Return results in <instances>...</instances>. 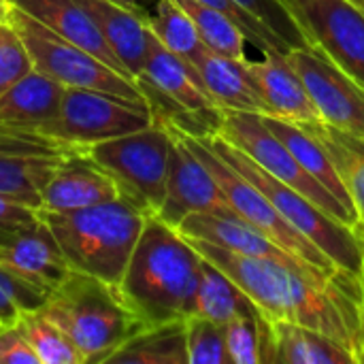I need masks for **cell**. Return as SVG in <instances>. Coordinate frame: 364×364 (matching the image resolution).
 Listing matches in <instances>:
<instances>
[{
    "label": "cell",
    "instance_id": "cell-13",
    "mask_svg": "<svg viewBox=\"0 0 364 364\" xmlns=\"http://www.w3.org/2000/svg\"><path fill=\"white\" fill-rule=\"evenodd\" d=\"M288 60L305 81L322 122L364 139V85L311 45L288 51Z\"/></svg>",
    "mask_w": 364,
    "mask_h": 364
},
{
    "label": "cell",
    "instance_id": "cell-24",
    "mask_svg": "<svg viewBox=\"0 0 364 364\" xmlns=\"http://www.w3.org/2000/svg\"><path fill=\"white\" fill-rule=\"evenodd\" d=\"M194 68L222 111L264 113V105L247 77L243 60L209 49L194 62Z\"/></svg>",
    "mask_w": 364,
    "mask_h": 364
},
{
    "label": "cell",
    "instance_id": "cell-11",
    "mask_svg": "<svg viewBox=\"0 0 364 364\" xmlns=\"http://www.w3.org/2000/svg\"><path fill=\"white\" fill-rule=\"evenodd\" d=\"M311 47L364 85V11L352 0H282Z\"/></svg>",
    "mask_w": 364,
    "mask_h": 364
},
{
    "label": "cell",
    "instance_id": "cell-20",
    "mask_svg": "<svg viewBox=\"0 0 364 364\" xmlns=\"http://www.w3.org/2000/svg\"><path fill=\"white\" fill-rule=\"evenodd\" d=\"M177 230L183 237L207 241L211 245H218L235 254L305 262L292 256L290 252H286L284 247H279L271 237H267L262 230H258L237 213H192L179 224Z\"/></svg>",
    "mask_w": 364,
    "mask_h": 364
},
{
    "label": "cell",
    "instance_id": "cell-18",
    "mask_svg": "<svg viewBox=\"0 0 364 364\" xmlns=\"http://www.w3.org/2000/svg\"><path fill=\"white\" fill-rule=\"evenodd\" d=\"M262 364H358L333 337L262 314Z\"/></svg>",
    "mask_w": 364,
    "mask_h": 364
},
{
    "label": "cell",
    "instance_id": "cell-17",
    "mask_svg": "<svg viewBox=\"0 0 364 364\" xmlns=\"http://www.w3.org/2000/svg\"><path fill=\"white\" fill-rule=\"evenodd\" d=\"M0 269L43 290L47 296L70 271L43 220L26 230L0 237Z\"/></svg>",
    "mask_w": 364,
    "mask_h": 364
},
{
    "label": "cell",
    "instance_id": "cell-15",
    "mask_svg": "<svg viewBox=\"0 0 364 364\" xmlns=\"http://www.w3.org/2000/svg\"><path fill=\"white\" fill-rule=\"evenodd\" d=\"M122 198L115 179L85 149L68 151L41 192L43 211H77Z\"/></svg>",
    "mask_w": 364,
    "mask_h": 364
},
{
    "label": "cell",
    "instance_id": "cell-16",
    "mask_svg": "<svg viewBox=\"0 0 364 364\" xmlns=\"http://www.w3.org/2000/svg\"><path fill=\"white\" fill-rule=\"evenodd\" d=\"M247 77L256 87L264 113L290 122H320L305 81L288 60V53H264L262 60H243Z\"/></svg>",
    "mask_w": 364,
    "mask_h": 364
},
{
    "label": "cell",
    "instance_id": "cell-31",
    "mask_svg": "<svg viewBox=\"0 0 364 364\" xmlns=\"http://www.w3.org/2000/svg\"><path fill=\"white\" fill-rule=\"evenodd\" d=\"M188 364H230L224 326L207 318H186Z\"/></svg>",
    "mask_w": 364,
    "mask_h": 364
},
{
    "label": "cell",
    "instance_id": "cell-38",
    "mask_svg": "<svg viewBox=\"0 0 364 364\" xmlns=\"http://www.w3.org/2000/svg\"><path fill=\"white\" fill-rule=\"evenodd\" d=\"M0 364H38L17 322L0 324Z\"/></svg>",
    "mask_w": 364,
    "mask_h": 364
},
{
    "label": "cell",
    "instance_id": "cell-29",
    "mask_svg": "<svg viewBox=\"0 0 364 364\" xmlns=\"http://www.w3.org/2000/svg\"><path fill=\"white\" fill-rule=\"evenodd\" d=\"M192 19L194 28L198 30L203 43L218 51L224 53L228 58L235 60H245V34L243 30L237 26V21H232L224 11L209 6L200 0H175Z\"/></svg>",
    "mask_w": 364,
    "mask_h": 364
},
{
    "label": "cell",
    "instance_id": "cell-36",
    "mask_svg": "<svg viewBox=\"0 0 364 364\" xmlns=\"http://www.w3.org/2000/svg\"><path fill=\"white\" fill-rule=\"evenodd\" d=\"M32 68L30 53L15 28L9 21H0V96Z\"/></svg>",
    "mask_w": 364,
    "mask_h": 364
},
{
    "label": "cell",
    "instance_id": "cell-10",
    "mask_svg": "<svg viewBox=\"0 0 364 364\" xmlns=\"http://www.w3.org/2000/svg\"><path fill=\"white\" fill-rule=\"evenodd\" d=\"M177 132L186 139V143L192 147V151L211 171V175L220 183L228 205L232 207V211L237 215H241L245 222H250L252 226L262 230L267 237H271L279 247H284L292 256H296V258H301V260H305V262H309L314 267H320V269H328V271L339 269V267H335V262L318 245H314L303 232H299L292 224H288L279 215V211L271 205V200L254 183H250L243 175H239L232 166H228L211 149V145L207 143L205 136L186 134L181 130H177Z\"/></svg>",
    "mask_w": 364,
    "mask_h": 364
},
{
    "label": "cell",
    "instance_id": "cell-27",
    "mask_svg": "<svg viewBox=\"0 0 364 364\" xmlns=\"http://www.w3.org/2000/svg\"><path fill=\"white\" fill-rule=\"evenodd\" d=\"M328 149L337 173L352 198L364 232V139L343 132L326 122H305Z\"/></svg>",
    "mask_w": 364,
    "mask_h": 364
},
{
    "label": "cell",
    "instance_id": "cell-5",
    "mask_svg": "<svg viewBox=\"0 0 364 364\" xmlns=\"http://www.w3.org/2000/svg\"><path fill=\"white\" fill-rule=\"evenodd\" d=\"M211 149L239 175H243L250 183H254L279 211V215L292 224L299 232H303L314 245H318L335 267L350 271L354 275H363L364 269V232L343 224L341 220L326 213L320 205H316L309 196L299 190L286 186L284 181L269 175L262 166H258L247 154L230 145L218 134L205 136Z\"/></svg>",
    "mask_w": 364,
    "mask_h": 364
},
{
    "label": "cell",
    "instance_id": "cell-22",
    "mask_svg": "<svg viewBox=\"0 0 364 364\" xmlns=\"http://www.w3.org/2000/svg\"><path fill=\"white\" fill-rule=\"evenodd\" d=\"M264 122L288 145V149L294 154V158L301 162V166L311 177H316L346 209H350L358 218V213L352 205V198L337 173V166H335L328 149L324 147V143L318 139V134L305 122H290V119H282V117H273V115H264Z\"/></svg>",
    "mask_w": 364,
    "mask_h": 364
},
{
    "label": "cell",
    "instance_id": "cell-14",
    "mask_svg": "<svg viewBox=\"0 0 364 364\" xmlns=\"http://www.w3.org/2000/svg\"><path fill=\"white\" fill-rule=\"evenodd\" d=\"M164 126L171 132L166 194L162 207L154 215L179 228V224L192 213H235L220 183L203 164V160L192 151L186 139L173 126Z\"/></svg>",
    "mask_w": 364,
    "mask_h": 364
},
{
    "label": "cell",
    "instance_id": "cell-25",
    "mask_svg": "<svg viewBox=\"0 0 364 364\" xmlns=\"http://www.w3.org/2000/svg\"><path fill=\"white\" fill-rule=\"evenodd\" d=\"M105 364H188L186 320L139 328Z\"/></svg>",
    "mask_w": 364,
    "mask_h": 364
},
{
    "label": "cell",
    "instance_id": "cell-3",
    "mask_svg": "<svg viewBox=\"0 0 364 364\" xmlns=\"http://www.w3.org/2000/svg\"><path fill=\"white\" fill-rule=\"evenodd\" d=\"M38 213L70 271L98 277L115 288L149 215L126 198L77 211L38 209Z\"/></svg>",
    "mask_w": 364,
    "mask_h": 364
},
{
    "label": "cell",
    "instance_id": "cell-9",
    "mask_svg": "<svg viewBox=\"0 0 364 364\" xmlns=\"http://www.w3.org/2000/svg\"><path fill=\"white\" fill-rule=\"evenodd\" d=\"M151 122L154 113L147 105L94 90L66 87L55 117L38 130L68 147L85 149L94 143L136 132Z\"/></svg>",
    "mask_w": 364,
    "mask_h": 364
},
{
    "label": "cell",
    "instance_id": "cell-42",
    "mask_svg": "<svg viewBox=\"0 0 364 364\" xmlns=\"http://www.w3.org/2000/svg\"><path fill=\"white\" fill-rule=\"evenodd\" d=\"M363 286H364V269H363Z\"/></svg>",
    "mask_w": 364,
    "mask_h": 364
},
{
    "label": "cell",
    "instance_id": "cell-40",
    "mask_svg": "<svg viewBox=\"0 0 364 364\" xmlns=\"http://www.w3.org/2000/svg\"><path fill=\"white\" fill-rule=\"evenodd\" d=\"M9 11H11V2L9 0H0V21H6Z\"/></svg>",
    "mask_w": 364,
    "mask_h": 364
},
{
    "label": "cell",
    "instance_id": "cell-41",
    "mask_svg": "<svg viewBox=\"0 0 364 364\" xmlns=\"http://www.w3.org/2000/svg\"><path fill=\"white\" fill-rule=\"evenodd\" d=\"M352 2H354V4H358V6L364 11V0H352Z\"/></svg>",
    "mask_w": 364,
    "mask_h": 364
},
{
    "label": "cell",
    "instance_id": "cell-32",
    "mask_svg": "<svg viewBox=\"0 0 364 364\" xmlns=\"http://www.w3.org/2000/svg\"><path fill=\"white\" fill-rule=\"evenodd\" d=\"M230 364H262V311L224 324Z\"/></svg>",
    "mask_w": 364,
    "mask_h": 364
},
{
    "label": "cell",
    "instance_id": "cell-28",
    "mask_svg": "<svg viewBox=\"0 0 364 364\" xmlns=\"http://www.w3.org/2000/svg\"><path fill=\"white\" fill-rule=\"evenodd\" d=\"M147 26L166 49L192 64L209 51L192 19L175 0H154V9L147 11Z\"/></svg>",
    "mask_w": 364,
    "mask_h": 364
},
{
    "label": "cell",
    "instance_id": "cell-26",
    "mask_svg": "<svg viewBox=\"0 0 364 364\" xmlns=\"http://www.w3.org/2000/svg\"><path fill=\"white\" fill-rule=\"evenodd\" d=\"M260 309L245 294V290L235 284L220 267L203 258L200 279L192 303V314L198 318H207L218 324H228L243 316H256Z\"/></svg>",
    "mask_w": 364,
    "mask_h": 364
},
{
    "label": "cell",
    "instance_id": "cell-2",
    "mask_svg": "<svg viewBox=\"0 0 364 364\" xmlns=\"http://www.w3.org/2000/svg\"><path fill=\"white\" fill-rule=\"evenodd\" d=\"M203 256L175 226L149 213L117 286L141 326L186 320L192 314Z\"/></svg>",
    "mask_w": 364,
    "mask_h": 364
},
{
    "label": "cell",
    "instance_id": "cell-34",
    "mask_svg": "<svg viewBox=\"0 0 364 364\" xmlns=\"http://www.w3.org/2000/svg\"><path fill=\"white\" fill-rule=\"evenodd\" d=\"M209 6H215L220 11H224L232 21H237V26L243 30L247 43L252 47H256L262 55L264 53H288L290 47L273 32L269 30L262 21H258L254 15H250L243 6H239L235 0H200Z\"/></svg>",
    "mask_w": 364,
    "mask_h": 364
},
{
    "label": "cell",
    "instance_id": "cell-19",
    "mask_svg": "<svg viewBox=\"0 0 364 364\" xmlns=\"http://www.w3.org/2000/svg\"><path fill=\"white\" fill-rule=\"evenodd\" d=\"M96 21L111 53L122 68L136 81L143 73L154 34L147 26V13L119 6L111 0H79Z\"/></svg>",
    "mask_w": 364,
    "mask_h": 364
},
{
    "label": "cell",
    "instance_id": "cell-37",
    "mask_svg": "<svg viewBox=\"0 0 364 364\" xmlns=\"http://www.w3.org/2000/svg\"><path fill=\"white\" fill-rule=\"evenodd\" d=\"M41 222V213L36 207L0 194V237L26 230Z\"/></svg>",
    "mask_w": 364,
    "mask_h": 364
},
{
    "label": "cell",
    "instance_id": "cell-21",
    "mask_svg": "<svg viewBox=\"0 0 364 364\" xmlns=\"http://www.w3.org/2000/svg\"><path fill=\"white\" fill-rule=\"evenodd\" d=\"M9 2L15 9L30 15L32 19H36L38 23H43L45 28H49L53 34L87 49L90 53H94L96 58L113 66L115 70L130 77L122 68L117 58L111 53L96 21L92 19V15L79 0H9Z\"/></svg>",
    "mask_w": 364,
    "mask_h": 364
},
{
    "label": "cell",
    "instance_id": "cell-7",
    "mask_svg": "<svg viewBox=\"0 0 364 364\" xmlns=\"http://www.w3.org/2000/svg\"><path fill=\"white\" fill-rule=\"evenodd\" d=\"M85 154L115 179L122 198L145 213H158L166 194L171 154V132L160 119L154 117L136 132L94 143Z\"/></svg>",
    "mask_w": 364,
    "mask_h": 364
},
{
    "label": "cell",
    "instance_id": "cell-12",
    "mask_svg": "<svg viewBox=\"0 0 364 364\" xmlns=\"http://www.w3.org/2000/svg\"><path fill=\"white\" fill-rule=\"evenodd\" d=\"M73 149L38 128L0 122V194L41 209L43 186Z\"/></svg>",
    "mask_w": 364,
    "mask_h": 364
},
{
    "label": "cell",
    "instance_id": "cell-6",
    "mask_svg": "<svg viewBox=\"0 0 364 364\" xmlns=\"http://www.w3.org/2000/svg\"><path fill=\"white\" fill-rule=\"evenodd\" d=\"M6 21L15 28L19 38L23 41L32 66L62 83L64 87L94 90L102 94H111L130 102L147 105L139 83L124 73L115 70L87 49L53 34L49 28L26 15L23 11L11 4ZM149 107V105H147Z\"/></svg>",
    "mask_w": 364,
    "mask_h": 364
},
{
    "label": "cell",
    "instance_id": "cell-8",
    "mask_svg": "<svg viewBox=\"0 0 364 364\" xmlns=\"http://www.w3.org/2000/svg\"><path fill=\"white\" fill-rule=\"evenodd\" d=\"M215 134L228 141L230 145H235L237 149H241L243 154H247L258 166H262L275 179L309 196L333 218L363 230L358 218L350 209H346L316 177H311L301 166V162L294 158L288 145L267 126L262 113L224 111Z\"/></svg>",
    "mask_w": 364,
    "mask_h": 364
},
{
    "label": "cell",
    "instance_id": "cell-30",
    "mask_svg": "<svg viewBox=\"0 0 364 364\" xmlns=\"http://www.w3.org/2000/svg\"><path fill=\"white\" fill-rule=\"evenodd\" d=\"M17 324L28 346L36 354L38 364H83L73 341L43 307L23 311L17 318Z\"/></svg>",
    "mask_w": 364,
    "mask_h": 364
},
{
    "label": "cell",
    "instance_id": "cell-23",
    "mask_svg": "<svg viewBox=\"0 0 364 364\" xmlns=\"http://www.w3.org/2000/svg\"><path fill=\"white\" fill-rule=\"evenodd\" d=\"M64 85L32 68L0 96V122L43 128L60 109Z\"/></svg>",
    "mask_w": 364,
    "mask_h": 364
},
{
    "label": "cell",
    "instance_id": "cell-4",
    "mask_svg": "<svg viewBox=\"0 0 364 364\" xmlns=\"http://www.w3.org/2000/svg\"><path fill=\"white\" fill-rule=\"evenodd\" d=\"M43 309L73 341L83 364H105L128 337L143 328L115 286L79 271L66 273L49 292Z\"/></svg>",
    "mask_w": 364,
    "mask_h": 364
},
{
    "label": "cell",
    "instance_id": "cell-39",
    "mask_svg": "<svg viewBox=\"0 0 364 364\" xmlns=\"http://www.w3.org/2000/svg\"><path fill=\"white\" fill-rule=\"evenodd\" d=\"M119 6H126V9H132V11H139V13H147V2L149 0H111Z\"/></svg>",
    "mask_w": 364,
    "mask_h": 364
},
{
    "label": "cell",
    "instance_id": "cell-33",
    "mask_svg": "<svg viewBox=\"0 0 364 364\" xmlns=\"http://www.w3.org/2000/svg\"><path fill=\"white\" fill-rule=\"evenodd\" d=\"M235 2L243 6L250 15H254L258 21H262L269 30H273L290 47V51L309 45L282 0H235Z\"/></svg>",
    "mask_w": 364,
    "mask_h": 364
},
{
    "label": "cell",
    "instance_id": "cell-35",
    "mask_svg": "<svg viewBox=\"0 0 364 364\" xmlns=\"http://www.w3.org/2000/svg\"><path fill=\"white\" fill-rule=\"evenodd\" d=\"M47 301V294L28 282L0 269V324L17 322L23 311L38 309Z\"/></svg>",
    "mask_w": 364,
    "mask_h": 364
},
{
    "label": "cell",
    "instance_id": "cell-1",
    "mask_svg": "<svg viewBox=\"0 0 364 364\" xmlns=\"http://www.w3.org/2000/svg\"><path fill=\"white\" fill-rule=\"evenodd\" d=\"M190 243L239 284L264 316L311 326L339 341L356 363L364 364L363 275L299 260L235 254L198 239Z\"/></svg>",
    "mask_w": 364,
    "mask_h": 364
}]
</instances>
